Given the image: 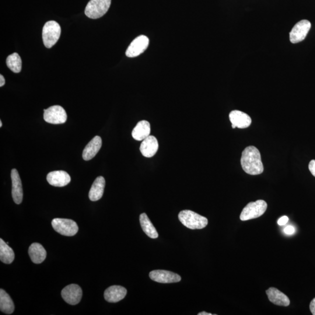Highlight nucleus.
Returning <instances> with one entry per match:
<instances>
[{
  "instance_id": "423d86ee",
  "label": "nucleus",
  "mask_w": 315,
  "mask_h": 315,
  "mask_svg": "<svg viewBox=\"0 0 315 315\" xmlns=\"http://www.w3.org/2000/svg\"><path fill=\"white\" fill-rule=\"evenodd\" d=\"M52 225L56 232L64 236H72L78 231L77 224L72 220L54 218Z\"/></svg>"
},
{
  "instance_id": "4be33fe9",
  "label": "nucleus",
  "mask_w": 315,
  "mask_h": 315,
  "mask_svg": "<svg viewBox=\"0 0 315 315\" xmlns=\"http://www.w3.org/2000/svg\"><path fill=\"white\" fill-rule=\"evenodd\" d=\"M140 222L141 224L142 229L144 232L152 239H156L158 237V234L157 232V230L156 228L154 227L152 223L150 222L148 216L146 213H142L140 216Z\"/></svg>"
},
{
  "instance_id": "1a4fd4ad",
  "label": "nucleus",
  "mask_w": 315,
  "mask_h": 315,
  "mask_svg": "<svg viewBox=\"0 0 315 315\" xmlns=\"http://www.w3.org/2000/svg\"><path fill=\"white\" fill-rule=\"evenodd\" d=\"M149 45V38L144 35H141L133 40L130 44L126 55L128 58H136L144 52Z\"/></svg>"
},
{
  "instance_id": "7c9ffc66",
  "label": "nucleus",
  "mask_w": 315,
  "mask_h": 315,
  "mask_svg": "<svg viewBox=\"0 0 315 315\" xmlns=\"http://www.w3.org/2000/svg\"><path fill=\"white\" fill-rule=\"evenodd\" d=\"M212 314L210 313H206V312H202L198 313V315H212Z\"/></svg>"
},
{
  "instance_id": "2f4dec72",
  "label": "nucleus",
  "mask_w": 315,
  "mask_h": 315,
  "mask_svg": "<svg viewBox=\"0 0 315 315\" xmlns=\"http://www.w3.org/2000/svg\"><path fill=\"white\" fill-rule=\"evenodd\" d=\"M2 122L1 120V121H0V128H2Z\"/></svg>"
},
{
  "instance_id": "f257e3e1",
  "label": "nucleus",
  "mask_w": 315,
  "mask_h": 315,
  "mask_svg": "<svg viewBox=\"0 0 315 315\" xmlns=\"http://www.w3.org/2000/svg\"><path fill=\"white\" fill-rule=\"evenodd\" d=\"M241 166L248 174L258 175L264 170L259 150L254 146H248L242 153Z\"/></svg>"
},
{
  "instance_id": "393cba45",
  "label": "nucleus",
  "mask_w": 315,
  "mask_h": 315,
  "mask_svg": "<svg viewBox=\"0 0 315 315\" xmlns=\"http://www.w3.org/2000/svg\"><path fill=\"white\" fill-rule=\"evenodd\" d=\"M6 65L15 73H19L22 69V60L16 52L10 54L6 58Z\"/></svg>"
},
{
  "instance_id": "9b49d317",
  "label": "nucleus",
  "mask_w": 315,
  "mask_h": 315,
  "mask_svg": "<svg viewBox=\"0 0 315 315\" xmlns=\"http://www.w3.org/2000/svg\"><path fill=\"white\" fill-rule=\"evenodd\" d=\"M150 278L154 282L163 284L178 282L181 280L180 276L176 273L162 270L150 272Z\"/></svg>"
},
{
  "instance_id": "4468645a",
  "label": "nucleus",
  "mask_w": 315,
  "mask_h": 315,
  "mask_svg": "<svg viewBox=\"0 0 315 315\" xmlns=\"http://www.w3.org/2000/svg\"><path fill=\"white\" fill-rule=\"evenodd\" d=\"M12 180V196L14 202L20 204L23 200V189L22 182L18 170L13 169L10 173Z\"/></svg>"
},
{
  "instance_id": "f03ea898",
  "label": "nucleus",
  "mask_w": 315,
  "mask_h": 315,
  "mask_svg": "<svg viewBox=\"0 0 315 315\" xmlns=\"http://www.w3.org/2000/svg\"><path fill=\"white\" fill-rule=\"evenodd\" d=\"M178 217L181 223L190 230H201L208 224V218L190 210H183Z\"/></svg>"
},
{
  "instance_id": "20e7f679",
  "label": "nucleus",
  "mask_w": 315,
  "mask_h": 315,
  "mask_svg": "<svg viewBox=\"0 0 315 315\" xmlns=\"http://www.w3.org/2000/svg\"><path fill=\"white\" fill-rule=\"evenodd\" d=\"M268 208V204L262 200L248 203L243 209L240 216L242 220L257 218L264 214Z\"/></svg>"
},
{
  "instance_id": "412c9836",
  "label": "nucleus",
  "mask_w": 315,
  "mask_h": 315,
  "mask_svg": "<svg viewBox=\"0 0 315 315\" xmlns=\"http://www.w3.org/2000/svg\"><path fill=\"white\" fill-rule=\"evenodd\" d=\"M29 254L34 264H40L45 260L47 253L41 244L34 243L29 248Z\"/></svg>"
},
{
  "instance_id": "f8f14e48",
  "label": "nucleus",
  "mask_w": 315,
  "mask_h": 315,
  "mask_svg": "<svg viewBox=\"0 0 315 315\" xmlns=\"http://www.w3.org/2000/svg\"><path fill=\"white\" fill-rule=\"evenodd\" d=\"M229 118L233 128H246L250 127L252 124L250 116L240 110L231 112Z\"/></svg>"
},
{
  "instance_id": "a878e982",
  "label": "nucleus",
  "mask_w": 315,
  "mask_h": 315,
  "mask_svg": "<svg viewBox=\"0 0 315 315\" xmlns=\"http://www.w3.org/2000/svg\"><path fill=\"white\" fill-rule=\"evenodd\" d=\"M288 217L287 216H283L280 218L278 220V224L279 226H284L288 222Z\"/></svg>"
},
{
  "instance_id": "cd10ccee",
  "label": "nucleus",
  "mask_w": 315,
  "mask_h": 315,
  "mask_svg": "<svg viewBox=\"0 0 315 315\" xmlns=\"http://www.w3.org/2000/svg\"><path fill=\"white\" fill-rule=\"evenodd\" d=\"M284 232L286 234H292L295 232V228L292 226H287L284 230Z\"/></svg>"
},
{
  "instance_id": "c85d7f7f",
  "label": "nucleus",
  "mask_w": 315,
  "mask_h": 315,
  "mask_svg": "<svg viewBox=\"0 0 315 315\" xmlns=\"http://www.w3.org/2000/svg\"><path fill=\"white\" fill-rule=\"evenodd\" d=\"M310 310L312 314L315 315V298L311 301L310 306Z\"/></svg>"
},
{
  "instance_id": "dca6fc26",
  "label": "nucleus",
  "mask_w": 315,
  "mask_h": 315,
  "mask_svg": "<svg viewBox=\"0 0 315 315\" xmlns=\"http://www.w3.org/2000/svg\"><path fill=\"white\" fill-rule=\"evenodd\" d=\"M126 294H127V290L124 286H113L105 290L104 297L108 302L116 303L124 299Z\"/></svg>"
},
{
  "instance_id": "ddd939ff",
  "label": "nucleus",
  "mask_w": 315,
  "mask_h": 315,
  "mask_svg": "<svg viewBox=\"0 0 315 315\" xmlns=\"http://www.w3.org/2000/svg\"><path fill=\"white\" fill-rule=\"evenodd\" d=\"M48 183L55 187H64L70 184L71 177L64 170L51 172L47 175Z\"/></svg>"
},
{
  "instance_id": "0eeeda50",
  "label": "nucleus",
  "mask_w": 315,
  "mask_h": 315,
  "mask_svg": "<svg viewBox=\"0 0 315 315\" xmlns=\"http://www.w3.org/2000/svg\"><path fill=\"white\" fill-rule=\"evenodd\" d=\"M44 118L48 124H64L68 115L64 108L59 105H55L44 110Z\"/></svg>"
},
{
  "instance_id": "bb28decb",
  "label": "nucleus",
  "mask_w": 315,
  "mask_h": 315,
  "mask_svg": "<svg viewBox=\"0 0 315 315\" xmlns=\"http://www.w3.org/2000/svg\"><path fill=\"white\" fill-rule=\"evenodd\" d=\"M309 170L310 173L315 177V160H313L310 161L309 164Z\"/></svg>"
},
{
  "instance_id": "6ab92c4d",
  "label": "nucleus",
  "mask_w": 315,
  "mask_h": 315,
  "mask_svg": "<svg viewBox=\"0 0 315 315\" xmlns=\"http://www.w3.org/2000/svg\"><path fill=\"white\" fill-rule=\"evenodd\" d=\"M105 187V180L103 176H98L94 180L89 192L91 201L96 202L102 198Z\"/></svg>"
},
{
  "instance_id": "b1692460",
  "label": "nucleus",
  "mask_w": 315,
  "mask_h": 315,
  "mask_svg": "<svg viewBox=\"0 0 315 315\" xmlns=\"http://www.w3.org/2000/svg\"><path fill=\"white\" fill-rule=\"evenodd\" d=\"M15 258V254L12 248L2 239H0V260L6 264H10Z\"/></svg>"
},
{
  "instance_id": "2eb2a0df",
  "label": "nucleus",
  "mask_w": 315,
  "mask_h": 315,
  "mask_svg": "<svg viewBox=\"0 0 315 315\" xmlns=\"http://www.w3.org/2000/svg\"><path fill=\"white\" fill-rule=\"evenodd\" d=\"M158 142L155 136H149L143 140L140 150L144 156L150 158L156 155L158 150Z\"/></svg>"
},
{
  "instance_id": "a211bd4d",
  "label": "nucleus",
  "mask_w": 315,
  "mask_h": 315,
  "mask_svg": "<svg viewBox=\"0 0 315 315\" xmlns=\"http://www.w3.org/2000/svg\"><path fill=\"white\" fill-rule=\"evenodd\" d=\"M266 294L269 300L272 304L282 306H290V300L288 297L280 290L272 287L266 290Z\"/></svg>"
},
{
  "instance_id": "aec40b11",
  "label": "nucleus",
  "mask_w": 315,
  "mask_h": 315,
  "mask_svg": "<svg viewBox=\"0 0 315 315\" xmlns=\"http://www.w3.org/2000/svg\"><path fill=\"white\" fill-rule=\"evenodd\" d=\"M150 122L146 120H142L136 124L132 130V138L136 141H143L150 134Z\"/></svg>"
},
{
  "instance_id": "f3484780",
  "label": "nucleus",
  "mask_w": 315,
  "mask_h": 315,
  "mask_svg": "<svg viewBox=\"0 0 315 315\" xmlns=\"http://www.w3.org/2000/svg\"><path fill=\"white\" fill-rule=\"evenodd\" d=\"M102 138L96 136L90 140L83 150L82 158L85 160H90L96 156L102 146Z\"/></svg>"
},
{
  "instance_id": "9d476101",
  "label": "nucleus",
  "mask_w": 315,
  "mask_h": 315,
  "mask_svg": "<svg viewBox=\"0 0 315 315\" xmlns=\"http://www.w3.org/2000/svg\"><path fill=\"white\" fill-rule=\"evenodd\" d=\"M62 296L66 303L76 306L82 298V290L78 285L70 284L62 290Z\"/></svg>"
},
{
  "instance_id": "c756f323",
  "label": "nucleus",
  "mask_w": 315,
  "mask_h": 315,
  "mask_svg": "<svg viewBox=\"0 0 315 315\" xmlns=\"http://www.w3.org/2000/svg\"><path fill=\"white\" fill-rule=\"evenodd\" d=\"M6 83V80L4 79V77L2 75H0V86L2 87L4 86Z\"/></svg>"
},
{
  "instance_id": "39448f33",
  "label": "nucleus",
  "mask_w": 315,
  "mask_h": 315,
  "mask_svg": "<svg viewBox=\"0 0 315 315\" xmlns=\"http://www.w3.org/2000/svg\"><path fill=\"white\" fill-rule=\"evenodd\" d=\"M111 0H90L85 10L86 16L98 19L103 16L110 8Z\"/></svg>"
},
{
  "instance_id": "7ed1b4c3",
  "label": "nucleus",
  "mask_w": 315,
  "mask_h": 315,
  "mask_svg": "<svg viewBox=\"0 0 315 315\" xmlns=\"http://www.w3.org/2000/svg\"><path fill=\"white\" fill-rule=\"evenodd\" d=\"M60 34L61 27L57 22L50 20L46 23L42 31V38L46 48H50L54 46Z\"/></svg>"
},
{
  "instance_id": "6e6552de",
  "label": "nucleus",
  "mask_w": 315,
  "mask_h": 315,
  "mask_svg": "<svg viewBox=\"0 0 315 315\" xmlns=\"http://www.w3.org/2000/svg\"><path fill=\"white\" fill-rule=\"evenodd\" d=\"M311 28L309 20H302L294 26L290 33V40L292 44L303 41L307 36Z\"/></svg>"
},
{
  "instance_id": "5701e85b",
  "label": "nucleus",
  "mask_w": 315,
  "mask_h": 315,
  "mask_svg": "<svg viewBox=\"0 0 315 315\" xmlns=\"http://www.w3.org/2000/svg\"><path fill=\"white\" fill-rule=\"evenodd\" d=\"M15 310V306L12 298L4 290H0V310L7 314H12Z\"/></svg>"
}]
</instances>
